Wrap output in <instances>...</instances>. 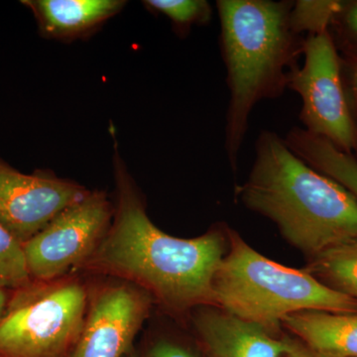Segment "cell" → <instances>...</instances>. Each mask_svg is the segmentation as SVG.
I'll return each mask as SVG.
<instances>
[{
  "instance_id": "9a60e30c",
  "label": "cell",
  "mask_w": 357,
  "mask_h": 357,
  "mask_svg": "<svg viewBox=\"0 0 357 357\" xmlns=\"http://www.w3.org/2000/svg\"><path fill=\"white\" fill-rule=\"evenodd\" d=\"M126 357H208L194 335L157 332L134 345Z\"/></svg>"
},
{
  "instance_id": "7c38bea8",
  "label": "cell",
  "mask_w": 357,
  "mask_h": 357,
  "mask_svg": "<svg viewBox=\"0 0 357 357\" xmlns=\"http://www.w3.org/2000/svg\"><path fill=\"white\" fill-rule=\"evenodd\" d=\"M38 20L40 29L53 38H73L119 13V0H30L23 1Z\"/></svg>"
},
{
  "instance_id": "d6986e66",
  "label": "cell",
  "mask_w": 357,
  "mask_h": 357,
  "mask_svg": "<svg viewBox=\"0 0 357 357\" xmlns=\"http://www.w3.org/2000/svg\"><path fill=\"white\" fill-rule=\"evenodd\" d=\"M328 31L342 57H356L357 0H342Z\"/></svg>"
},
{
  "instance_id": "44dd1931",
  "label": "cell",
  "mask_w": 357,
  "mask_h": 357,
  "mask_svg": "<svg viewBox=\"0 0 357 357\" xmlns=\"http://www.w3.org/2000/svg\"><path fill=\"white\" fill-rule=\"evenodd\" d=\"M283 357H337L316 351L301 342L297 337L289 335L288 351Z\"/></svg>"
},
{
  "instance_id": "277c9868",
  "label": "cell",
  "mask_w": 357,
  "mask_h": 357,
  "mask_svg": "<svg viewBox=\"0 0 357 357\" xmlns=\"http://www.w3.org/2000/svg\"><path fill=\"white\" fill-rule=\"evenodd\" d=\"M229 251L213 279L215 307L281 331L282 319L302 311L357 312V300L328 287L306 270L283 266L251 248L229 229Z\"/></svg>"
},
{
  "instance_id": "52a82bcc",
  "label": "cell",
  "mask_w": 357,
  "mask_h": 357,
  "mask_svg": "<svg viewBox=\"0 0 357 357\" xmlns=\"http://www.w3.org/2000/svg\"><path fill=\"white\" fill-rule=\"evenodd\" d=\"M114 208L102 192L86 195L23 244L33 281L63 278L73 268L84 266L109 231Z\"/></svg>"
},
{
  "instance_id": "3957f363",
  "label": "cell",
  "mask_w": 357,
  "mask_h": 357,
  "mask_svg": "<svg viewBox=\"0 0 357 357\" xmlns=\"http://www.w3.org/2000/svg\"><path fill=\"white\" fill-rule=\"evenodd\" d=\"M293 6L289 0H218L215 4L229 91L225 150L234 172L251 112L262 100L285 93L289 72L303 55L306 36L294 31Z\"/></svg>"
},
{
  "instance_id": "9c48e42d",
  "label": "cell",
  "mask_w": 357,
  "mask_h": 357,
  "mask_svg": "<svg viewBox=\"0 0 357 357\" xmlns=\"http://www.w3.org/2000/svg\"><path fill=\"white\" fill-rule=\"evenodd\" d=\"M86 192L68 181L26 175L0 162V225L23 245Z\"/></svg>"
},
{
  "instance_id": "ba28073f",
  "label": "cell",
  "mask_w": 357,
  "mask_h": 357,
  "mask_svg": "<svg viewBox=\"0 0 357 357\" xmlns=\"http://www.w3.org/2000/svg\"><path fill=\"white\" fill-rule=\"evenodd\" d=\"M153 297L144 289L121 280L89 296L83 330L72 357H126L149 317Z\"/></svg>"
},
{
  "instance_id": "2e32d148",
  "label": "cell",
  "mask_w": 357,
  "mask_h": 357,
  "mask_svg": "<svg viewBox=\"0 0 357 357\" xmlns=\"http://www.w3.org/2000/svg\"><path fill=\"white\" fill-rule=\"evenodd\" d=\"M32 281L22 244L0 225V289L16 291Z\"/></svg>"
},
{
  "instance_id": "30bf717a",
  "label": "cell",
  "mask_w": 357,
  "mask_h": 357,
  "mask_svg": "<svg viewBox=\"0 0 357 357\" xmlns=\"http://www.w3.org/2000/svg\"><path fill=\"white\" fill-rule=\"evenodd\" d=\"M195 337L208 357H283L289 335L245 321L215 306L199 307Z\"/></svg>"
},
{
  "instance_id": "6da1fadb",
  "label": "cell",
  "mask_w": 357,
  "mask_h": 357,
  "mask_svg": "<svg viewBox=\"0 0 357 357\" xmlns=\"http://www.w3.org/2000/svg\"><path fill=\"white\" fill-rule=\"evenodd\" d=\"M115 166L114 222L84 266L139 286L170 311L215 307L213 279L227 255L229 229L191 239L169 236L148 217L121 163Z\"/></svg>"
},
{
  "instance_id": "7a4b0ae2",
  "label": "cell",
  "mask_w": 357,
  "mask_h": 357,
  "mask_svg": "<svg viewBox=\"0 0 357 357\" xmlns=\"http://www.w3.org/2000/svg\"><path fill=\"white\" fill-rule=\"evenodd\" d=\"M236 196L269 218L282 236L309 256L357 241V199L291 151L278 134L262 130L255 159Z\"/></svg>"
},
{
  "instance_id": "7402d4cb",
  "label": "cell",
  "mask_w": 357,
  "mask_h": 357,
  "mask_svg": "<svg viewBox=\"0 0 357 357\" xmlns=\"http://www.w3.org/2000/svg\"><path fill=\"white\" fill-rule=\"evenodd\" d=\"M8 300V296H7L6 291L0 289V321H1L4 312H6Z\"/></svg>"
},
{
  "instance_id": "5bb4252c",
  "label": "cell",
  "mask_w": 357,
  "mask_h": 357,
  "mask_svg": "<svg viewBox=\"0 0 357 357\" xmlns=\"http://www.w3.org/2000/svg\"><path fill=\"white\" fill-rule=\"evenodd\" d=\"M305 270L328 287L357 300V241L314 256Z\"/></svg>"
},
{
  "instance_id": "4fadbf2b",
  "label": "cell",
  "mask_w": 357,
  "mask_h": 357,
  "mask_svg": "<svg viewBox=\"0 0 357 357\" xmlns=\"http://www.w3.org/2000/svg\"><path fill=\"white\" fill-rule=\"evenodd\" d=\"M285 143L294 154L318 172L332 178L357 199V159L338 150L328 141L295 126Z\"/></svg>"
},
{
  "instance_id": "8fae6325",
  "label": "cell",
  "mask_w": 357,
  "mask_h": 357,
  "mask_svg": "<svg viewBox=\"0 0 357 357\" xmlns=\"http://www.w3.org/2000/svg\"><path fill=\"white\" fill-rule=\"evenodd\" d=\"M282 326L316 351L357 357V312H298L282 319Z\"/></svg>"
},
{
  "instance_id": "8992f818",
  "label": "cell",
  "mask_w": 357,
  "mask_h": 357,
  "mask_svg": "<svg viewBox=\"0 0 357 357\" xmlns=\"http://www.w3.org/2000/svg\"><path fill=\"white\" fill-rule=\"evenodd\" d=\"M303 55L302 67L289 72L288 89L302 100L300 121L305 130L357 159V124L345 95L340 55L330 33L307 35Z\"/></svg>"
},
{
  "instance_id": "5b68a950",
  "label": "cell",
  "mask_w": 357,
  "mask_h": 357,
  "mask_svg": "<svg viewBox=\"0 0 357 357\" xmlns=\"http://www.w3.org/2000/svg\"><path fill=\"white\" fill-rule=\"evenodd\" d=\"M89 296L76 279L32 281L14 291L0 321L2 357H72Z\"/></svg>"
},
{
  "instance_id": "ffe728a7",
  "label": "cell",
  "mask_w": 357,
  "mask_h": 357,
  "mask_svg": "<svg viewBox=\"0 0 357 357\" xmlns=\"http://www.w3.org/2000/svg\"><path fill=\"white\" fill-rule=\"evenodd\" d=\"M340 70H342V82H344L349 109L357 124V56L356 57L340 56Z\"/></svg>"
},
{
  "instance_id": "603a6c76",
  "label": "cell",
  "mask_w": 357,
  "mask_h": 357,
  "mask_svg": "<svg viewBox=\"0 0 357 357\" xmlns=\"http://www.w3.org/2000/svg\"><path fill=\"white\" fill-rule=\"evenodd\" d=\"M0 357H2L1 356H0Z\"/></svg>"
},
{
  "instance_id": "e0dca14e",
  "label": "cell",
  "mask_w": 357,
  "mask_h": 357,
  "mask_svg": "<svg viewBox=\"0 0 357 357\" xmlns=\"http://www.w3.org/2000/svg\"><path fill=\"white\" fill-rule=\"evenodd\" d=\"M342 0H298L291 10L294 31L302 36L328 31Z\"/></svg>"
},
{
  "instance_id": "ac0fdd59",
  "label": "cell",
  "mask_w": 357,
  "mask_h": 357,
  "mask_svg": "<svg viewBox=\"0 0 357 357\" xmlns=\"http://www.w3.org/2000/svg\"><path fill=\"white\" fill-rule=\"evenodd\" d=\"M144 3L167 16L181 33L192 25L206 24L213 14L211 4L204 0H148Z\"/></svg>"
}]
</instances>
